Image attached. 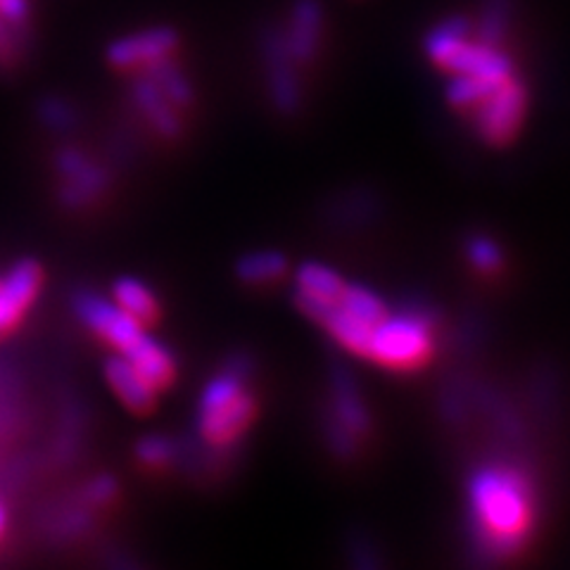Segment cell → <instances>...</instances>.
Returning <instances> with one entry per match:
<instances>
[{
	"mask_svg": "<svg viewBox=\"0 0 570 570\" xmlns=\"http://www.w3.org/2000/svg\"><path fill=\"white\" fill-rule=\"evenodd\" d=\"M469 513L480 554L490 561L509 559L525 544L532 530V480L515 463H485L471 475Z\"/></svg>",
	"mask_w": 570,
	"mask_h": 570,
	"instance_id": "6da1fadb",
	"label": "cell"
},
{
	"mask_svg": "<svg viewBox=\"0 0 570 570\" xmlns=\"http://www.w3.org/2000/svg\"><path fill=\"white\" fill-rule=\"evenodd\" d=\"M255 412L257 404L249 390V362L245 356H234L203 390L198 431L214 448H228L243 438Z\"/></svg>",
	"mask_w": 570,
	"mask_h": 570,
	"instance_id": "7a4b0ae2",
	"label": "cell"
},
{
	"mask_svg": "<svg viewBox=\"0 0 570 570\" xmlns=\"http://www.w3.org/2000/svg\"><path fill=\"white\" fill-rule=\"evenodd\" d=\"M435 352V314L425 305H409L387 318L373 333L366 360L395 371H414Z\"/></svg>",
	"mask_w": 570,
	"mask_h": 570,
	"instance_id": "3957f363",
	"label": "cell"
},
{
	"mask_svg": "<svg viewBox=\"0 0 570 570\" xmlns=\"http://www.w3.org/2000/svg\"><path fill=\"white\" fill-rule=\"evenodd\" d=\"M385 302L364 285H345L341 299L333 302L316 316V324L324 326L352 354L366 356L373 333L387 318Z\"/></svg>",
	"mask_w": 570,
	"mask_h": 570,
	"instance_id": "277c9868",
	"label": "cell"
},
{
	"mask_svg": "<svg viewBox=\"0 0 570 570\" xmlns=\"http://www.w3.org/2000/svg\"><path fill=\"white\" fill-rule=\"evenodd\" d=\"M371 433V416L347 371L333 373V404L326 419V438L337 456H352Z\"/></svg>",
	"mask_w": 570,
	"mask_h": 570,
	"instance_id": "5b68a950",
	"label": "cell"
},
{
	"mask_svg": "<svg viewBox=\"0 0 570 570\" xmlns=\"http://www.w3.org/2000/svg\"><path fill=\"white\" fill-rule=\"evenodd\" d=\"M528 110V88L519 79H509L497 94H492L471 117L478 136L488 146H507L519 134Z\"/></svg>",
	"mask_w": 570,
	"mask_h": 570,
	"instance_id": "8992f818",
	"label": "cell"
},
{
	"mask_svg": "<svg viewBox=\"0 0 570 570\" xmlns=\"http://www.w3.org/2000/svg\"><path fill=\"white\" fill-rule=\"evenodd\" d=\"M75 309L83 326L94 331L102 343L115 347L119 354H127L142 335L146 326L138 324L127 312L119 309L112 299H105L94 293H81L75 299Z\"/></svg>",
	"mask_w": 570,
	"mask_h": 570,
	"instance_id": "52a82bcc",
	"label": "cell"
},
{
	"mask_svg": "<svg viewBox=\"0 0 570 570\" xmlns=\"http://www.w3.org/2000/svg\"><path fill=\"white\" fill-rule=\"evenodd\" d=\"M41 291V266L24 259L0 278V337L17 328Z\"/></svg>",
	"mask_w": 570,
	"mask_h": 570,
	"instance_id": "ba28073f",
	"label": "cell"
},
{
	"mask_svg": "<svg viewBox=\"0 0 570 570\" xmlns=\"http://www.w3.org/2000/svg\"><path fill=\"white\" fill-rule=\"evenodd\" d=\"M174 48L176 33L167 27H153L115 41L107 58L119 69H148L157 62L169 60Z\"/></svg>",
	"mask_w": 570,
	"mask_h": 570,
	"instance_id": "9c48e42d",
	"label": "cell"
},
{
	"mask_svg": "<svg viewBox=\"0 0 570 570\" xmlns=\"http://www.w3.org/2000/svg\"><path fill=\"white\" fill-rule=\"evenodd\" d=\"M345 291V281L337 276L328 266L321 264H305L297 272V305L312 321L331 307L333 302L341 299Z\"/></svg>",
	"mask_w": 570,
	"mask_h": 570,
	"instance_id": "30bf717a",
	"label": "cell"
},
{
	"mask_svg": "<svg viewBox=\"0 0 570 570\" xmlns=\"http://www.w3.org/2000/svg\"><path fill=\"white\" fill-rule=\"evenodd\" d=\"M321 31H324V12L316 0H297L291 12L288 31L283 33V43L288 48L293 62H309L321 46Z\"/></svg>",
	"mask_w": 570,
	"mask_h": 570,
	"instance_id": "8fae6325",
	"label": "cell"
},
{
	"mask_svg": "<svg viewBox=\"0 0 570 570\" xmlns=\"http://www.w3.org/2000/svg\"><path fill=\"white\" fill-rule=\"evenodd\" d=\"M266 65H269L272 98L281 112H295L299 107V81L295 77L293 58L283 43V33L266 36Z\"/></svg>",
	"mask_w": 570,
	"mask_h": 570,
	"instance_id": "7c38bea8",
	"label": "cell"
},
{
	"mask_svg": "<svg viewBox=\"0 0 570 570\" xmlns=\"http://www.w3.org/2000/svg\"><path fill=\"white\" fill-rule=\"evenodd\" d=\"M58 167L67 181L62 190V200L69 207L91 205L96 200V195L105 188V174L77 150H65L58 157Z\"/></svg>",
	"mask_w": 570,
	"mask_h": 570,
	"instance_id": "4fadbf2b",
	"label": "cell"
},
{
	"mask_svg": "<svg viewBox=\"0 0 570 570\" xmlns=\"http://www.w3.org/2000/svg\"><path fill=\"white\" fill-rule=\"evenodd\" d=\"M105 379L115 390V395L124 406H129L136 414H146L155 406V387L140 376V373L124 360V356H112L105 364Z\"/></svg>",
	"mask_w": 570,
	"mask_h": 570,
	"instance_id": "5bb4252c",
	"label": "cell"
},
{
	"mask_svg": "<svg viewBox=\"0 0 570 570\" xmlns=\"http://www.w3.org/2000/svg\"><path fill=\"white\" fill-rule=\"evenodd\" d=\"M124 360H127L142 379H146L155 390H165L174 376H176V362H174V354L159 343L155 341L153 335H142L140 341L127 352L121 354Z\"/></svg>",
	"mask_w": 570,
	"mask_h": 570,
	"instance_id": "9a60e30c",
	"label": "cell"
},
{
	"mask_svg": "<svg viewBox=\"0 0 570 570\" xmlns=\"http://www.w3.org/2000/svg\"><path fill=\"white\" fill-rule=\"evenodd\" d=\"M134 96H136L140 112L153 121L157 134L176 136L178 131H181V119H178V115H176V105L167 98V94L157 86V81L153 77L146 75L142 79H138L134 86Z\"/></svg>",
	"mask_w": 570,
	"mask_h": 570,
	"instance_id": "2e32d148",
	"label": "cell"
},
{
	"mask_svg": "<svg viewBox=\"0 0 570 570\" xmlns=\"http://www.w3.org/2000/svg\"><path fill=\"white\" fill-rule=\"evenodd\" d=\"M112 302L142 326H150L159 314L155 293L138 278H119L112 288Z\"/></svg>",
	"mask_w": 570,
	"mask_h": 570,
	"instance_id": "e0dca14e",
	"label": "cell"
},
{
	"mask_svg": "<svg viewBox=\"0 0 570 570\" xmlns=\"http://www.w3.org/2000/svg\"><path fill=\"white\" fill-rule=\"evenodd\" d=\"M288 272V259L276 249H259L249 253L236 264V274L245 285H272Z\"/></svg>",
	"mask_w": 570,
	"mask_h": 570,
	"instance_id": "ac0fdd59",
	"label": "cell"
},
{
	"mask_svg": "<svg viewBox=\"0 0 570 570\" xmlns=\"http://www.w3.org/2000/svg\"><path fill=\"white\" fill-rule=\"evenodd\" d=\"M511 20V0H485L483 12H480V22L475 27L478 39L485 43L502 46L507 29Z\"/></svg>",
	"mask_w": 570,
	"mask_h": 570,
	"instance_id": "d6986e66",
	"label": "cell"
},
{
	"mask_svg": "<svg viewBox=\"0 0 570 570\" xmlns=\"http://www.w3.org/2000/svg\"><path fill=\"white\" fill-rule=\"evenodd\" d=\"M466 255H469V259H471L475 269L483 272V274H497L504 266L502 249H499L497 243L485 238V236H473L466 243Z\"/></svg>",
	"mask_w": 570,
	"mask_h": 570,
	"instance_id": "ffe728a7",
	"label": "cell"
},
{
	"mask_svg": "<svg viewBox=\"0 0 570 570\" xmlns=\"http://www.w3.org/2000/svg\"><path fill=\"white\" fill-rule=\"evenodd\" d=\"M136 456L148 469H163L174 456V444L167 438H146L136 444Z\"/></svg>",
	"mask_w": 570,
	"mask_h": 570,
	"instance_id": "44dd1931",
	"label": "cell"
},
{
	"mask_svg": "<svg viewBox=\"0 0 570 570\" xmlns=\"http://www.w3.org/2000/svg\"><path fill=\"white\" fill-rule=\"evenodd\" d=\"M41 115H43V121L50 124L52 129H67L71 119H75L69 112V107L60 100H46L41 107Z\"/></svg>",
	"mask_w": 570,
	"mask_h": 570,
	"instance_id": "7402d4cb",
	"label": "cell"
},
{
	"mask_svg": "<svg viewBox=\"0 0 570 570\" xmlns=\"http://www.w3.org/2000/svg\"><path fill=\"white\" fill-rule=\"evenodd\" d=\"M0 17L14 27H22L29 17V0H0Z\"/></svg>",
	"mask_w": 570,
	"mask_h": 570,
	"instance_id": "603a6c76",
	"label": "cell"
},
{
	"mask_svg": "<svg viewBox=\"0 0 570 570\" xmlns=\"http://www.w3.org/2000/svg\"><path fill=\"white\" fill-rule=\"evenodd\" d=\"M86 497H88V502H94V504H105V502H110V499L115 497V483H112V478H98V480H94L91 485H88V490H86Z\"/></svg>",
	"mask_w": 570,
	"mask_h": 570,
	"instance_id": "cb8c5ba5",
	"label": "cell"
},
{
	"mask_svg": "<svg viewBox=\"0 0 570 570\" xmlns=\"http://www.w3.org/2000/svg\"><path fill=\"white\" fill-rule=\"evenodd\" d=\"M6 521H8L6 509H3V504H0V534H3V530H6Z\"/></svg>",
	"mask_w": 570,
	"mask_h": 570,
	"instance_id": "d4e9b609",
	"label": "cell"
}]
</instances>
